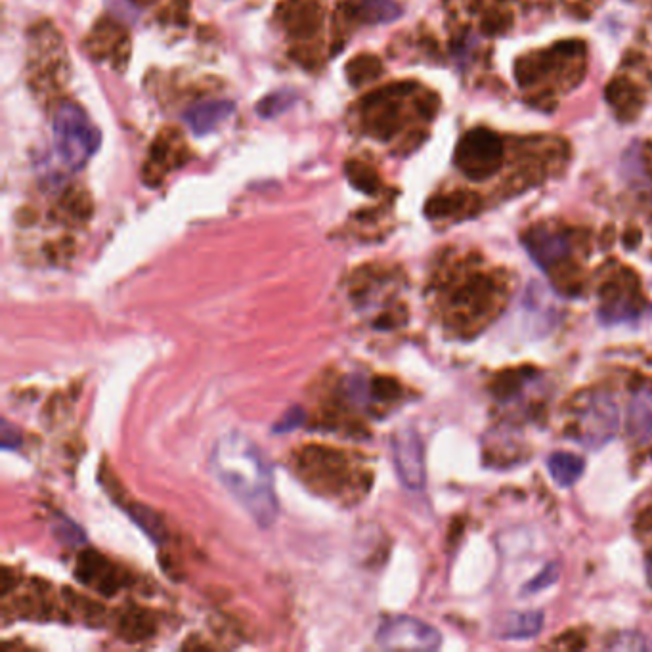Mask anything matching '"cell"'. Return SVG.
<instances>
[{"label":"cell","mask_w":652,"mask_h":652,"mask_svg":"<svg viewBox=\"0 0 652 652\" xmlns=\"http://www.w3.org/2000/svg\"><path fill=\"white\" fill-rule=\"evenodd\" d=\"M639 241H641V234H639V230H630V232L624 236V243L628 245V249L637 247V245H639Z\"/></svg>","instance_id":"cell-37"},{"label":"cell","mask_w":652,"mask_h":652,"mask_svg":"<svg viewBox=\"0 0 652 652\" xmlns=\"http://www.w3.org/2000/svg\"><path fill=\"white\" fill-rule=\"evenodd\" d=\"M503 140L486 127H477L465 132L457 142L456 167L473 182L492 178L503 165Z\"/></svg>","instance_id":"cell-7"},{"label":"cell","mask_w":652,"mask_h":652,"mask_svg":"<svg viewBox=\"0 0 652 652\" xmlns=\"http://www.w3.org/2000/svg\"><path fill=\"white\" fill-rule=\"evenodd\" d=\"M383 73V62L375 54H358L352 60H348L345 67L348 83L352 87L360 88L375 81Z\"/></svg>","instance_id":"cell-27"},{"label":"cell","mask_w":652,"mask_h":652,"mask_svg":"<svg viewBox=\"0 0 652 652\" xmlns=\"http://www.w3.org/2000/svg\"><path fill=\"white\" fill-rule=\"evenodd\" d=\"M480 209V197L469 190H456L450 194L431 197L425 205L429 218L471 217Z\"/></svg>","instance_id":"cell-17"},{"label":"cell","mask_w":652,"mask_h":652,"mask_svg":"<svg viewBox=\"0 0 652 652\" xmlns=\"http://www.w3.org/2000/svg\"><path fill=\"white\" fill-rule=\"evenodd\" d=\"M371 396L379 402H391L400 396V385L392 377H375L370 385Z\"/></svg>","instance_id":"cell-33"},{"label":"cell","mask_w":652,"mask_h":652,"mask_svg":"<svg viewBox=\"0 0 652 652\" xmlns=\"http://www.w3.org/2000/svg\"><path fill=\"white\" fill-rule=\"evenodd\" d=\"M524 245L530 257L538 262L544 270H551L559 262L565 261L570 253V241L559 232L547 228H534L524 236Z\"/></svg>","instance_id":"cell-15"},{"label":"cell","mask_w":652,"mask_h":652,"mask_svg":"<svg viewBox=\"0 0 652 652\" xmlns=\"http://www.w3.org/2000/svg\"><path fill=\"white\" fill-rule=\"evenodd\" d=\"M345 174H347L348 182L352 184L354 190L366 194V196H375L381 190V178L377 171L358 159H352L345 165Z\"/></svg>","instance_id":"cell-28"},{"label":"cell","mask_w":652,"mask_h":652,"mask_svg":"<svg viewBox=\"0 0 652 652\" xmlns=\"http://www.w3.org/2000/svg\"><path fill=\"white\" fill-rule=\"evenodd\" d=\"M29 87L39 96H50L66 87L69 81V58L66 43L52 23L43 22L33 27L27 52Z\"/></svg>","instance_id":"cell-4"},{"label":"cell","mask_w":652,"mask_h":652,"mask_svg":"<svg viewBox=\"0 0 652 652\" xmlns=\"http://www.w3.org/2000/svg\"><path fill=\"white\" fill-rule=\"evenodd\" d=\"M54 144L69 169H81L98 152L102 134L87 113L73 102L60 104L54 113Z\"/></svg>","instance_id":"cell-5"},{"label":"cell","mask_w":652,"mask_h":652,"mask_svg":"<svg viewBox=\"0 0 652 652\" xmlns=\"http://www.w3.org/2000/svg\"><path fill=\"white\" fill-rule=\"evenodd\" d=\"M651 314H652V306H651Z\"/></svg>","instance_id":"cell-38"},{"label":"cell","mask_w":652,"mask_h":652,"mask_svg":"<svg viewBox=\"0 0 652 652\" xmlns=\"http://www.w3.org/2000/svg\"><path fill=\"white\" fill-rule=\"evenodd\" d=\"M496 291H498V287L492 278L482 276V274L471 276L457 289L452 303L459 312L479 318L490 310V306L494 303V297H496Z\"/></svg>","instance_id":"cell-16"},{"label":"cell","mask_w":652,"mask_h":652,"mask_svg":"<svg viewBox=\"0 0 652 652\" xmlns=\"http://www.w3.org/2000/svg\"><path fill=\"white\" fill-rule=\"evenodd\" d=\"M20 444H22L20 433L16 429H12L8 421H2V448L4 450H10V448L16 450Z\"/></svg>","instance_id":"cell-36"},{"label":"cell","mask_w":652,"mask_h":652,"mask_svg":"<svg viewBox=\"0 0 652 652\" xmlns=\"http://www.w3.org/2000/svg\"><path fill=\"white\" fill-rule=\"evenodd\" d=\"M129 517H131L132 522L136 526H140V530L155 542V544H165L169 534H167V528H165V522L163 519L153 511L152 507L148 505H142V503H127L125 505Z\"/></svg>","instance_id":"cell-26"},{"label":"cell","mask_w":652,"mask_h":652,"mask_svg":"<svg viewBox=\"0 0 652 652\" xmlns=\"http://www.w3.org/2000/svg\"><path fill=\"white\" fill-rule=\"evenodd\" d=\"M547 469L551 479L555 480V484H559L561 488H570L574 486L578 480L582 479L584 469H586V461L576 454H568V452H557L549 457L547 461Z\"/></svg>","instance_id":"cell-25"},{"label":"cell","mask_w":652,"mask_h":652,"mask_svg":"<svg viewBox=\"0 0 652 652\" xmlns=\"http://www.w3.org/2000/svg\"><path fill=\"white\" fill-rule=\"evenodd\" d=\"M117 633L127 643H142L152 639L155 633L152 612L140 607H129L117 622Z\"/></svg>","instance_id":"cell-22"},{"label":"cell","mask_w":652,"mask_h":652,"mask_svg":"<svg viewBox=\"0 0 652 652\" xmlns=\"http://www.w3.org/2000/svg\"><path fill=\"white\" fill-rule=\"evenodd\" d=\"M628 433L637 444L652 442V394L639 392L630 404Z\"/></svg>","instance_id":"cell-23"},{"label":"cell","mask_w":652,"mask_h":652,"mask_svg":"<svg viewBox=\"0 0 652 652\" xmlns=\"http://www.w3.org/2000/svg\"><path fill=\"white\" fill-rule=\"evenodd\" d=\"M417 90V83L400 81L368 94L360 104L366 132L379 142L392 140L404 125L406 100L415 96Z\"/></svg>","instance_id":"cell-6"},{"label":"cell","mask_w":652,"mask_h":652,"mask_svg":"<svg viewBox=\"0 0 652 652\" xmlns=\"http://www.w3.org/2000/svg\"><path fill=\"white\" fill-rule=\"evenodd\" d=\"M278 16L291 39L306 43L322 31L324 4L322 0H285Z\"/></svg>","instance_id":"cell-11"},{"label":"cell","mask_w":652,"mask_h":652,"mask_svg":"<svg viewBox=\"0 0 652 652\" xmlns=\"http://www.w3.org/2000/svg\"><path fill=\"white\" fill-rule=\"evenodd\" d=\"M542 630H544V612L526 610V612L511 614L503 622L500 637L505 641H526V639H534Z\"/></svg>","instance_id":"cell-24"},{"label":"cell","mask_w":652,"mask_h":652,"mask_svg":"<svg viewBox=\"0 0 652 652\" xmlns=\"http://www.w3.org/2000/svg\"><path fill=\"white\" fill-rule=\"evenodd\" d=\"M375 641L387 651H436L442 637L438 630L419 618L392 616L379 626Z\"/></svg>","instance_id":"cell-8"},{"label":"cell","mask_w":652,"mask_h":652,"mask_svg":"<svg viewBox=\"0 0 652 652\" xmlns=\"http://www.w3.org/2000/svg\"><path fill=\"white\" fill-rule=\"evenodd\" d=\"M306 413L303 408L295 406V408H289L287 412L283 413L282 419L274 425V433L278 435H285V433H291L295 429H299L303 423H305Z\"/></svg>","instance_id":"cell-35"},{"label":"cell","mask_w":652,"mask_h":652,"mask_svg":"<svg viewBox=\"0 0 652 652\" xmlns=\"http://www.w3.org/2000/svg\"><path fill=\"white\" fill-rule=\"evenodd\" d=\"M391 450L394 469L402 486L412 492H421L427 484V465L419 433L412 427L396 431L392 436Z\"/></svg>","instance_id":"cell-9"},{"label":"cell","mask_w":652,"mask_h":652,"mask_svg":"<svg viewBox=\"0 0 652 652\" xmlns=\"http://www.w3.org/2000/svg\"><path fill=\"white\" fill-rule=\"evenodd\" d=\"M633 276L630 272H624L622 276L614 278L612 282L607 283L603 289H601V299H603V314L607 318H614V320H620L628 314H633V301H631L630 293L635 291V285H633Z\"/></svg>","instance_id":"cell-20"},{"label":"cell","mask_w":652,"mask_h":652,"mask_svg":"<svg viewBox=\"0 0 652 652\" xmlns=\"http://www.w3.org/2000/svg\"><path fill=\"white\" fill-rule=\"evenodd\" d=\"M607 649L610 651H652V641L649 637H645L643 633L637 631H622L616 633L609 643Z\"/></svg>","instance_id":"cell-30"},{"label":"cell","mask_w":652,"mask_h":652,"mask_svg":"<svg viewBox=\"0 0 652 652\" xmlns=\"http://www.w3.org/2000/svg\"><path fill=\"white\" fill-rule=\"evenodd\" d=\"M211 463L222 486L241 503L251 519L268 528L278 517L272 469L261 448L238 431L220 436L211 454Z\"/></svg>","instance_id":"cell-1"},{"label":"cell","mask_w":652,"mask_h":652,"mask_svg":"<svg viewBox=\"0 0 652 652\" xmlns=\"http://www.w3.org/2000/svg\"><path fill=\"white\" fill-rule=\"evenodd\" d=\"M299 477L318 494L347 498L366 490V475L347 452L327 446H306L295 456Z\"/></svg>","instance_id":"cell-2"},{"label":"cell","mask_w":652,"mask_h":652,"mask_svg":"<svg viewBox=\"0 0 652 652\" xmlns=\"http://www.w3.org/2000/svg\"><path fill=\"white\" fill-rule=\"evenodd\" d=\"M343 14L350 22H392L400 16V8L394 0H347Z\"/></svg>","instance_id":"cell-21"},{"label":"cell","mask_w":652,"mask_h":652,"mask_svg":"<svg viewBox=\"0 0 652 652\" xmlns=\"http://www.w3.org/2000/svg\"><path fill=\"white\" fill-rule=\"evenodd\" d=\"M291 104H293V96L289 92H276V94H270L262 102H259L257 113L264 119H272V117L283 113Z\"/></svg>","instance_id":"cell-32"},{"label":"cell","mask_w":652,"mask_h":652,"mask_svg":"<svg viewBox=\"0 0 652 652\" xmlns=\"http://www.w3.org/2000/svg\"><path fill=\"white\" fill-rule=\"evenodd\" d=\"M234 102L228 100H211L197 104L194 108L188 109L184 115V121L188 129L196 136H205L215 131L218 125H222L232 113H234Z\"/></svg>","instance_id":"cell-18"},{"label":"cell","mask_w":652,"mask_h":652,"mask_svg":"<svg viewBox=\"0 0 652 652\" xmlns=\"http://www.w3.org/2000/svg\"><path fill=\"white\" fill-rule=\"evenodd\" d=\"M557 580H559V568L551 563V565L545 566L538 576H534V580L528 582L522 591L524 593H538V591H544L547 587L553 586Z\"/></svg>","instance_id":"cell-34"},{"label":"cell","mask_w":652,"mask_h":652,"mask_svg":"<svg viewBox=\"0 0 652 652\" xmlns=\"http://www.w3.org/2000/svg\"><path fill=\"white\" fill-rule=\"evenodd\" d=\"M52 532H54V536L62 544L73 545L75 547V545H81L87 542L85 532L75 522L69 521L66 517H58V521L54 522V526H52Z\"/></svg>","instance_id":"cell-31"},{"label":"cell","mask_w":652,"mask_h":652,"mask_svg":"<svg viewBox=\"0 0 652 652\" xmlns=\"http://www.w3.org/2000/svg\"><path fill=\"white\" fill-rule=\"evenodd\" d=\"M60 207L67 217L79 220V222L88 220L92 215V199L88 196L87 190H83V188L67 190L60 201Z\"/></svg>","instance_id":"cell-29"},{"label":"cell","mask_w":652,"mask_h":652,"mask_svg":"<svg viewBox=\"0 0 652 652\" xmlns=\"http://www.w3.org/2000/svg\"><path fill=\"white\" fill-rule=\"evenodd\" d=\"M184 153H186V144L178 129H165L159 132V136L153 140L150 148V159L144 169L146 171L144 180L152 186L159 184L165 174L178 169L184 163Z\"/></svg>","instance_id":"cell-13"},{"label":"cell","mask_w":652,"mask_h":652,"mask_svg":"<svg viewBox=\"0 0 652 652\" xmlns=\"http://www.w3.org/2000/svg\"><path fill=\"white\" fill-rule=\"evenodd\" d=\"M605 98L609 102L610 108L616 111V115L622 121H631L639 115L643 108V94L641 90L635 87L628 79L616 77L612 79L607 88H605Z\"/></svg>","instance_id":"cell-19"},{"label":"cell","mask_w":652,"mask_h":652,"mask_svg":"<svg viewBox=\"0 0 652 652\" xmlns=\"http://www.w3.org/2000/svg\"><path fill=\"white\" fill-rule=\"evenodd\" d=\"M586 54V43L574 39L530 52L515 64L517 85L521 88L540 87L555 75L566 88L578 87L586 75Z\"/></svg>","instance_id":"cell-3"},{"label":"cell","mask_w":652,"mask_h":652,"mask_svg":"<svg viewBox=\"0 0 652 652\" xmlns=\"http://www.w3.org/2000/svg\"><path fill=\"white\" fill-rule=\"evenodd\" d=\"M87 50L94 60L109 58L117 71H123L131 60V39L119 23L104 18L90 31Z\"/></svg>","instance_id":"cell-10"},{"label":"cell","mask_w":652,"mask_h":652,"mask_svg":"<svg viewBox=\"0 0 652 652\" xmlns=\"http://www.w3.org/2000/svg\"><path fill=\"white\" fill-rule=\"evenodd\" d=\"M618 429V410L609 396H593L582 415L580 440L586 448H603Z\"/></svg>","instance_id":"cell-12"},{"label":"cell","mask_w":652,"mask_h":652,"mask_svg":"<svg viewBox=\"0 0 652 652\" xmlns=\"http://www.w3.org/2000/svg\"><path fill=\"white\" fill-rule=\"evenodd\" d=\"M75 576L83 586L92 587L108 597H113L123 586L121 572L111 565L104 555L92 549H87L79 555Z\"/></svg>","instance_id":"cell-14"}]
</instances>
